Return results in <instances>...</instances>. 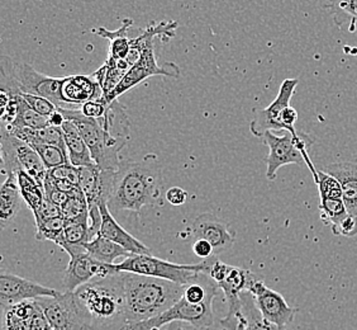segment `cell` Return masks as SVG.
<instances>
[{
  "mask_svg": "<svg viewBox=\"0 0 357 330\" xmlns=\"http://www.w3.org/2000/svg\"><path fill=\"white\" fill-rule=\"evenodd\" d=\"M65 121L75 124L89 148L91 158L102 171H117L119 152L131 138V122L118 101L109 104L103 117L89 118L82 110L57 108Z\"/></svg>",
  "mask_w": 357,
  "mask_h": 330,
  "instance_id": "cell-1",
  "label": "cell"
},
{
  "mask_svg": "<svg viewBox=\"0 0 357 330\" xmlns=\"http://www.w3.org/2000/svg\"><path fill=\"white\" fill-rule=\"evenodd\" d=\"M162 182V166L158 155L151 152L139 162H122L114 174L108 202L110 213H127L138 217L144 208H151L160 202Z\"/></svg>",
  "mask_w": 357,
  "mask_h": 330,
  "instance_id": "cell-2",
  "label": "cell"
},
{
  "mask_svg": "<svg viewBox=\"0 0 357 330\" xmlns=\"http://www.w3.org/2000/svg\"><path fill=\"white\" fill-rule=\"evenodd\" d=\"M74 297L90 330H124L128 327L122 272L90 281L76 289Z\"/></svg>",
  "mask_w": 357,
  "mask_h": 330,
  "instance_id": "cell-3",
  "label": "cell"
},
{
  "mask_svg": "<svg viewBox=\"0 0 357 330\" xmlns=\"http://www.w3.org/2000/svg\"><path fill=\"white\" fill-rule=\"evenodd\" d=\"M122 273L128 327L162 315L178 303L185 289L183 285L165 280L127 272Z\"/></svg>",
  "mask_w": 357,
  "mask_h": 330,
  "instance_id": "cell-4",
  "label": "cell"
},
{
  "mask_svg": "<svg viewBox=\"0 0 357 330\" xmlns=\"http://www.w3.org/2000/svg\"><path fill=\"white\" fill-rule=\"evenodd\" d=\"M178 22H161L158 24H152L146 28L147 32V41L144 45V52L130 71L124 76L122 82L118 84L117 88L112 92L108 98L102 99L104 103L109 104L116 102L118 96H122L126 92L135 88L138 84L144 82L146 79L151 76H170V78H178L180 69L178 65L174 62H166L165 65L160 66L155 56V48H153V40L160 38L161 41L167 42L175 36L178 29Z\"/></svg>",
  "mask_w": 357,
  "mask_h": 330,
  "instance_id": "cell-5",
  "label": "cell"
},
{
  "mask_svg": "<svg viewBox=\"0 0 357 330\" xmlns=\"http://www.w3.org/2000/svg\"><path fill=\"white\" fill-rule=\"evenodd\" d=\"M65 78L45 76L27 62H17L12 57L1 56L0 62V92L13 96L33 94L42 96L62 108L61 93Z\"/></svg>",
  "mask_w": 357,
  "mask_h": 330,
  "instance_id": "cell-6",
  "label": "cell"
},
{
  "mask_svg": "<svg viewBox=\"0 0 357 330\" xmlns=\"http://www.w3.org/2000/svg\"><path fill=\"white\" fill-rule=\"evenodd\" d=\"M208 268L209 259L198 264H176L165 259H160L152 254L131 255L121 263L114 264L116 272H127L160 278L183 286L192 282L199 273H206Z\"/></svg>",
  "mask_w": 357,
  "mask_h": 330,
  "instance_id": "cell-7",
  "label": "cell"
},
{
  "mask_svg": "<svg viewBox=\"0 0 357 330\" xmlns=\"http://www.w3.org/2000/svg\"><path fill=\"white\" fill-rule=\"evenodd\" d=\"M262 141L268 146L266 178L271 182L276 179L278 171L282 166L305 164V159L310 158V146L314 144V138L303 131H298V136H293L289 131H285L282 136L275 135L274 131H268L264 135Z\"/></svg>",
  "mask_w": 357,
  "mask_h": 330,
  "instance_id": "cell-8",
  "label": "cell"
},
{
  "mask_svg": "<svg viewBox=\"0 0 357 330\" xmlns=\"http://www.w3.org/2000/svg\"><path fill=\"white\" fill-rule=\"evenodd\" d=\"M1 173L9 175L17 172H26L40 185L47 177V169L40 155L32 146L15 138L9 131L1 127Z\"/></svg>",
  "mask_w": 357,
  "mask_h": 330,
  "instance_id": "cell-9",
  "label": "cell"
},
{
  "mask_svg": "<svg viewBox=\"0 0 357 330\" xmlns=\"http://www.w3.org/2000/svg\"><path fill=\"white\" fill-rule=\"evenodd\" d=\"M36 303L41 308L54 330H90L76 305L74 292H62L57 297H41Z\"/></svg>",
  "mask_w": 357,
  "mask_h": 330,
  "instance_id": "cell-10",
  "label": "cell"
},
{
  "mask_svg": "<svg viewBox=\"0 0 357 330\" xmlns=\"http://www.w3.org/2000/svg\"><path fill=\"white\" fill-rule=\"evenodd\" d=\"M298 82V79H285L274 102L266 108L255 110L254 118L250 124V131L254 136L262 138L268 131H285L282 121V112L290 107Z\"/></svg>",
  "mask_w": 357,
  "mask_h": 330,
  "instance_id": "cell-11",
  "label": "cell"
},
{
  "mask_svg": "<svg viewBox=\"0 0 357 330\" xmlns=\"http://www.w3.org/2000/svg\"><path fill=\"white\" fill-rule=\"evenodd\" d=\"M248 291L254 297L255 303L264 319L282 328H287V325L293 322L296 310L290 308L279 292L268 289L265 283L256 278L248 286Z\"/></svg>",
  "mask_w": 357,
  "mask_h": 330,
  "instance_id": "cell-12",
  "label": "cell"
},
{
  "mask_svg": "<svg viewBox=\"0 0 357 330\" xmlns=\"http://www.w3.org/2000/svg\"><path fill=\"white\" fill-rule=\"evenodd\" d=\"M62 292L46 287L40 283L26 280L23 277L3 272L0 275V303L1 308L17 303L37 300L41 297H57Z\"/></svg>",
  "mask_w": 357,
  "mask_h": 330,
  "instance_id": "cell-13",
  "label": "cell"
},
{
  "mask_svg": "<svg viewBox=\"0 0 357 330\" xmlns=\"http://www.w3.org/2000/svg\"><path fill=\"white\" fill-rule=\"evenodd\" d=\"M114 273H117L114 269V264L108 266L96 261L85 250L80 254L70 257L68 268L65 269L62 285H63L65 292H75L79 287H82L96 278H103Z\"/></svg>",
  "mask_w": 357,
  "mask_h": 330,
  "instance_id": "cell-14",
  "label": "cell"
},
{
  "mask_svg": "<svg viewBox=\"0 0 357 330\" xmlns=\"http://www.w3.org/2000/svg\"><path fill=\"white\" fill-rule=\"evenodd\" d=\"M220 327L225 330H287L264 319L248 291L241 295L240 305L228 309L227 317L220 320Z\"/></svg>",
  "mask_w": 357,
  "mask_h": 330,
  "instance_id": "cell-15",
  "label": "cell"
},
{
  "mask_svg": "<svg viewBox=\"0 0 357 330\" xmlns=\"http://www.w3.org/2000/svg\"><path fill=\"white\" fill-rule=\"evenodd\" d=\"M190 235L194 241H208L213 247L215 257L228 250L236 241V231L213 213L199 215L192 222Z\"/></svg>",
  "mask_w": 357,
  "mask_h": 330,
  "instance_id": "cell-16",
  "label": "cell"
},
{
  "mask_svg": "<svg viewBox=\"0 0 357 330\" xmlns=\"http://www.w3.org/2000/svg\"><path fill=\"white\" fill-rule=\"evenodd\" d=\"M3 330H54L36 300L3 308Z\"/></svg>",
  "mask_w": 357,
  "mask_h": 330,
  "instance_id": "cell-17",
  "label": "cell"
},
{
  "mask_svg": "<svg viewBox=\"0 0 357 330\" xmlns=\"http://www.w3.org/2000/svg\"><path fill=\"white\" fill-rule=\"evenodd\" d=\"M114 174L116 171H102L96 165L80 168L79 187L86 199L89 208L109 202Z\"/></svg>",
  "mask_w": 357,
  "mask_h": 330,
  "instance_id": "cell-18",
  "label": "cell"
},
{
  "mask_svg": "<svg viewBox=\"0 0 357 330\" xmlns=\"http://www.w3.org/2000/svg\"><path fill=\"white\" fill-rule=\"evenodd\" d=\"M103 90L94 76H66L62 85V108H68L66 104H83L91 101H100Z\"/></svg>",
  "mask_w": 357,
  "mask_h": 330,
  "instance_id": "cell-19",
  "label": "cell"
},
{
  "mask_svg": "<svg viewBox=\"0 0 357 330\" xmlns=\"http://www.w3.org/2000/svg\"><path fill=\"white\" fill-rule=\"evenodd\" d=\"M99 210L102 213V227H100V235L104 238L109 239L110 241L116 243L118 245L128 250L131 254H151V249L146 247L144 243L136 239L133 235L130 234L126 229L118 224L114 219L113 213H110L108 203H100Z\"/></svg>",
  "mask_w": 357,
  "mask_h": 330,
  "instance_id": "cell-20",
  "label": "cell"
},
{
  "mask_svg": "<svg viewBox=\"0 0 357 330\" xmlns=\"http://www.w3.org/2000/svg\"><path fill=\"white\" fill-rule=\"evenodd\" d=\"M323 172L340 182L347 213L357 217V160L327 165Z\"/></svg>",
  "mask_w": 357,
  "mask_h": 330,
  "instance_id": "cell-21",
  "label": "cell"
},
{
  "mask_svg": "<svg viewBox=\"0 0 357 330\" xmlns=\"http://www.w3.org/2000/svg\"><path fill=\"white\" fill-rule=\"evenodd\" d=\"M61 129L68 155H69L70 164L74 165L76 168L96 165L91 158L88 145L75 124L70 121H65Z\"/></svg>",
  "mask_w": 357,
  "mask_h": 330,
  "instance_id": "cell-22",
  "label": "cell"
},
{
  "mask_svg": "<svg viewBox=\"0 0 357 330\" xmlns=\"http://www.w3.org/2000/svg\"><path fill=\"white\" fill-rule=\"evenodd\" d=\"M133 26V21L126 18L122 22L121 28L116 31H108L107 28H98L94 32L96 35L109 40V55L108 59L112 62H126L131 51V37L130 31Z\"/></svg>",
  "mask_w": 357,
  "mask_h": 330,
  "instance_id": "cell-23",
  "label": "cell"
},
{
  "mask_svg": "<svg viewBox=\"0 0 357 330\" xmlns=\"http://www.w3.org/2000/svg\"><path fill=\"white\" fill-rule=\"evenodd\" d=\"M255 275L248 269L229 266L225 280L218 285L228 303V309L240 305L241 295L248 291V286L254 281Z\"/></svg>",
  "mask_w": 357,
  "mask_h": 330,
  "instance_id": "cell-24",
  "label": "cell"
},
{
  "mask_svg": "<svg viewBox=\"0 0 357 330\" xmlns=\"http://www.w3.org/2000/svg\"><path fill=\"white\" fill-rule=\"evenodd\" d=\"M21 188L15 174H9L0 189V222L1 229L9 225L21 207Z\"/></svg>",
  "mask_w": 357,
  "mask_h": 330,
  "instance_id": "cell-25",
  "label": "cell"
},
{
  "mask_svg": "<svg viewBox=\"0 0 357 330\" xmlns=\"http://www.w3.org/2000/svg\"><path fill=\"white\" fill-rule=\"evenodd\" d=\"M84 248L91 258H94L96 261L104 263V264H108V266H113L114 261L118 258L126 259V258L133 255L128 250H126L124 248L104 238L103 235L100 234L94 238L93 241H89L86 245H84Z\"/></svg>",
  "mask_w": 357,
  "mask_h": 330,
  "instance_id": "cell-26",
  "label": "cell"
},
{
  "mask_svg": "<svg viewBox=\"0 0 357 330\" xmlns=\"http://www.w3.org/2000/svg\"><path fill=\"white\" fill-rule=\"evenodd\" d=\"M326 9L333 15L336 26L354 34L357 27V0L350 1H330Z\"/></svg>",
  "mask_w": 357,
  "mask_h": 330,
  "instance_id": "cell-27",
  "label": "cell"
},
{
  "mask_svg": "<svg viewBox=\"0 0 357 330\" xmlns=\"http://www.w3.org/2000/svg\"><path fill=\"white\" fill-rule=\"evenodd\" d=\"M15 177L21 188L22 199L27 203L29 210L35 215L45 201V189L35 178L26 172H17Z\"/></svg>",
  "mask_w": 357,
  "mask_h": 330,
  "instance_id": "cell-28",
  "label": "cell"
},
{
  "mask_svg": "<svg viewBox=\"0 0 357 330\" xmlns=\"http://www.w3.org/2000/svg\"><path fill=\"white\" fill-rule=\"evenodd\" d=\"M17 102H18V112L17 117L13 124L9 126H1L7 130L10 129H17V127H27V129H33V130H42L46 129L50 124V120L38 115L37 112L32 110L26 101L21 96H17Z\"/></svg>",
  "mask_w": 357,
  "mask_h": 330,
  "instance_id": "cell-29",
  "label": "cell"
},
{
  "mask_svg": "<svg viewBox=\"0 0 357 330\" xmlns=\"http://www.w3.org/2000/svg\"><path fill=\"white\" fill-rule=\"evenodd\" d=\"M63 238H65V245L70 244V245L84 247L91 241L89 231V215L79 217L76 220L66 221Z\"/></svg>",
  "mask_w": 357,
  "mask_h": 330,
  "instance_id": "cell-30",
  "label": "cell"
},
{
  "mask_svg": "<svg viewBox=\"0 0 357 330\" xmlns=\"http://www.w3.org/2000/svg\"><path fill=\"white\" fill-rule=\"evenodd\" d=\"M37 233L36 239L37 241H51L57 244L59 247L65 245V238H63V230H65V220L61 217H56L51 220L41 221L36 224Z\"/></svg>",
  "mask_w": 357,
  "mask_h": 330,
  "instance_id": "cell-31",
  "label": "cell"
},
{
  "mask_svg": "<svg viewBox=\"0 0 357 330\" xmlns=\"http://www.w3.org/2000/svg\"><path fill=\"white\" fill-rule=\"evenodd\" d=\"M36 152L40 155L42 163L48 171L61 166V165L70 164L68 152L62 150L60 148L51 146V145L35 144L32 145Z\"/></svg>",
  "mask_w": 357,
  "mask_h": 330,
  "instance_id": "cell-32",
  "label": "cell"
},
{
  "mask_svg": "<svg viewBox=\"0 0 357 330\" xmlns=\"http://www.w3.org/2000/svg\"><path fill=\"white\" fill-rule=\"evenodd\" d=\"M318 208L321 211V220L331 227L337 225L349 215L344 200H319Z\"/></svg>",
  "mask_w": 357,
  "mask_h": 330,
  "instance_id": "cell-33",
  "label": "cell"
},
{
  "mask_svg": "<svg viewBox=\"0 0 357 330\" xmlns=\"http://www.w3.org/2000/svg\"><path fill=\"white\" fill-rule=\"evenodd\" d=\"M314 182L319 192V200H342L341 185L330 174L323 171H318Z\"/></svg>",
  "mask_w": 357,
  "mask_h": 330,
  "instance_id": "cell-34",
  "label": "cell"
},
{
  "mask_svg": "<svg viewBox=\"0 0 357 330\" xmlns=\"http://www.w3.org/2000/svg\"><path fill=\"white\" fill-rule=\"evenodd\" d=\"M21 96L32 110L37 112L38 115L43 116V117L48 118V120L57 112V107L55 104L50 102L47 99H45V98H42V96L26 94V93L21 94Z\"/></svg>",
  "mask_w": 357,
  "mask_h": 330,
  "instance_id": "cell-35",
  "label": "cell"
},
{
  "mask_svg": "<svg viewBox=\"0 0 357 330\" xmlns=\"http://www.w3.org/2000/svg\"><path fill=\"white\" fill-rule=\"evenodd\" d=\"M47 175L52 179L69 180L75 186H79V183H80V168H76L71 164H65L54 168V169L48 171Z\"/></svg>",
  "mask_w": 357,
  "mask_h": 330,
  "instance_id": "cell-36",
  "label": "cell"
},
{
  "mask_svg": "<svg viewBox=\"0 0 357 330\" xmlns=\"http://www.w3.org/2000/svg\"><path fill=\"white\" fill-rule=\"evenodd\" d=\"M46 196V194H45ZM35 216L36 224L41 222V221L51 220V219H56V217H61L62 211L61 207L57 206L54 202L48 200L47 197H45V201L40 207V210L33 215Z\"/></svg>",
  "mask_w": 357,
  "mask_h": 330,
  "instance_id": "cell-37",
  "label": "cell"
},
{
  "mask_svg": "<svg viewBox=\"0 0 357 330\" xmlns=\"http://www.w3.org/2000/svg\"><path fill=\"white\" fill-rule=\"evenodd\" d=\"M332 233L335 235H342L347 238H352L357 235V217L352 215H347L344 220L340 221L337 225L332 227Z\"/></svg>",
  "mask_w": 357,
  "mask_h": 330,
  "instance_id": "cell-38",
  "label": "cell"
},
{
  "mask_svg": "<svg viewBox=\"0 0 357 330\" xmlns=\"http://www.w3.org/2000/svg\"><path fill=\"white\" fill-rule=\"evenodd\" d=\"M43 189H45V194H46V197H47L48 200L51 201V202H54V203L59 207L63 206V205L69 201V194H68V193L61 192L60 189H57V188L51 183V180H50L47 177H46L45 182H43Z\"/></svg>",
  "mask_w": 357,
  "mask_h": 330,
  "instance_id": "cell-39",
  "label": "cell"
},
{
  "mask_svg": "<svg viewBox=\"0 0 357 330\" xmlns=\"http://www.w3.org/2000/svg\"><path fill=\"white\" fill-rule=\"evenodd\" d=\"M108 104L104 103L103 101H91L88 103L83 104L82 106V112H83L84 116L89 118H100L103 117L105 115V112L108 110Z\"/></svg>",
  "mask_w": 357,
  "mask_h": 330,
  "instance_id": "cell-40",
  "label": "cell"
},
{
  "mask_svg": "<svg viewBox=\"0 0 357 330\" xmlns=\"http://www.w3.org/2000/svg\"><path fill=\"white\" fill-rule=\"evenodd\" d=\"M192 252L195 253L197 257L202 258L203 261H206V259H209L212 257H215L213 247L208 241H203V239L194 241V243H192Z\"/></svg>",
  "mask_w": 357,
  "mask_h": 330,
  "instance_id": "cell-41",
  "label": "cell"
},
{
  "mask_svg": "<svg viewBox=\"0 0 357 330\" xmlns=\"http://www.w3.org/2000/svg\"><path fill=\"white\" fill-rule=\"evenodd\" d=\"M186 199H188V192L180 187H172L166 192V200L169 201L172 206L184 205Z\"/></svg>",
  "mask_w": 357,
  "mask_h": 330,
  "instance_id": "cell-42",
  "label": "cell"
},
{
  "mask_svg": "<svg viewBox=\"0 0 357 330\" xmlns=\"http://www.w3.org/2000/svg\"><path fill=\"white\" fill-rule=\"evenodd\" d=\"M287 330H290V329H287Z\"/></svg>",
  "mask_w": 357,
  "mask_h": 330,
  "instance_id": "cell-43",
  "label": "cell"
}]
</instances>
